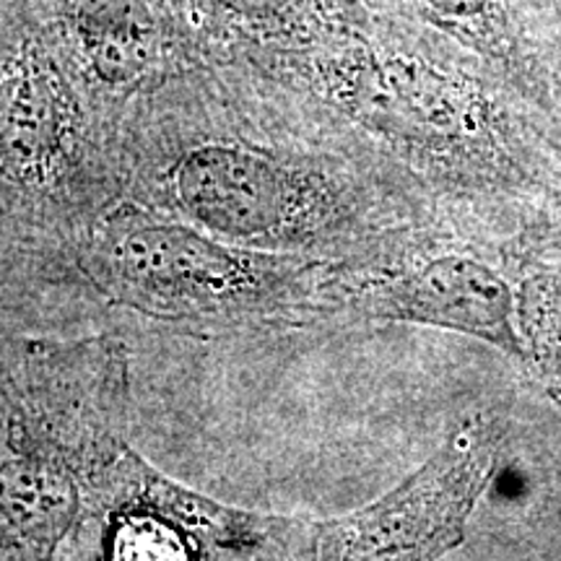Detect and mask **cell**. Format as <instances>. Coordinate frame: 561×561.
<instances>
[{
  "instance_id": "cell-1",
  "label": "cell",
  "mask_w": 561,
  "mask_h": 561,
  "mask_svg": "<svg viewBox=\"0 0 561 561\" xmlns=\"http://www.w3.org/2000/svg\"><path fill=\"white\" fill-rule=\"evenodd\" d=\"M128 354L110 335L0 359V561H53L128 486Z\"/></svg>"
},
{
  "instance_id": "cell-2",
  "label": "cell",
  "mask_w": 561,
  "mask_h": 561,
  "mask_svg": "<svg viewBox=\"0 0 561 561\" xmlns=\"http://www.w3.org/2000/svg\"><path fill=\"white\" fill-rule=\"evenodd\" d=\"M76 265L112 305L182 328L280 331L333 318L335 261L252 250L187 221L110 219Z\"/></svg>"
},
{
  "instance_id": "cell-3",
  "label": "cell",
  "mask_w": 561,
  "mask_h": 561,
  "mask_svg": "<svg viewBox=\"0 0 561 561\" xmlns=\"http://www.w3.org/2000/svg\"><path fill=\"white\" fill-rule=\"evenodd\" d=\"M504 426L479 413L419 471L367 507L307 523L299 561H437L466 536L476 502L500 471Z\"/></svg>"
},
{
  "instance_id": "cell-4",
  "label": "cell",
  "mask_w": 561,
  "mask_h": 561,
  "mask_svg": "<svg viewBox=\"0 0 561 561\" xmlns=\"http://www.w3.org/2000/svg\"><path fill=\"white\" fill-rule=\"evenodd\" d=\"M167 191L182 221L252 250L339 261L331 203L284 161L248 144H195L172 161Z\"/></svg>"
},
{
  "instance_id": "cell-5",
  "label": "cell",
  "mask_w": 561,
  "mask_h": 561,
  "mask_svg": "<svg viewBox=\"0 0 561 561\" xmlns=\"http://www.w3.org/2000/svg\"><path fill=\"white\" fill-rule=\"evenodd\" d=\"M328 291L333 314L442 328L528 359L510 280L471 252L442 250L388 265L339 261Z\"/></svg>"
},
{
  "instance_id": "cell-6",
  "label": "cell",
  "mask_w": 561,
  "mask_h": 561,
  "mask_svg": "<svg viewBox=\"0 0 561 561\" xmlns=\"http://www.w3.org/2000/svg\"><path fill=\"white\" fill-rule=\"evenodd\" d=\"M453 34L502 87L541 115L559 112L561 37L553 0H403Z\"/></svg>"
},
{
  "instance_id": "cell-7",
  "label": "cell",
  "mask_w": 561,
  "mask_h": 561,
  "mask_svg": "<svg viewBox=\"0 0 561 561\" xmlns=\"http://www.w3.org/2000/svg\"><path fill=\"white\" fill-rule=\"evenodd\" d=\"M123 504L164 515L191 546L195 561H299L307 523L257 515L182 486L136 453ZM121 504V507H123Z\"/></svg>"
},
{
  "instance_id": "cell-8",
  "label": "cell",
  "mask_w": 561,
  "mask_h": 561,
  "mask_svg": "<svg viewBox=\"0 0 561 561\" xmlns=\"http://www.w3.org/2000/svg\"><path fill=\"white\" fill-rule=\"evenodd\" d=\"M66 146V110L47 76L34 68L0 73V185H45Z\"/></svg>"
},
{
  "instance_id": "cell-9",
  "label": "cell",
  "mask_w": 561,
  "mask_h": 561,
  "mask_svg": "<svg viewBox=\"0 0 561 561\" xmlns=\"http://www.w3.org/2000/svg\"><path fill=\"white\" fill-rule=\"evenodd\" d=\"M83 39L91 68L107 87H128L151 66L153 26L140 0H94Z\"/></svg>"
},
{
  "instance_id": "cell-10",
  "label": "cell",
  "mask_w": 561,
  "mask_h": 561,
  "mask_svg": "<svg viewBox=\"0 0 561 561\" xmlns=\"http://www.w3.org/2000/svg\"><path fill=\"white\" fill-rule=\"evenodd\" d=\"M107 561H195L185 536L164 515L123 504L110 515Z\"/></svg>"
},
{
  "instance_id": "cell-11",
  "label": "cell",
  "mask_w": 561,
  "mask_h": 561,
  "mask_svg": "<svg viewBox=\"0 0 561 561\" xmlns=\"http://www.w3.org/2000/svg\"><path fill=\"white\" fill-rule=\"evenodd\" d=\"M517 310L543 369L561 377V273L533 280Z\"/></svg>"
},
{
  "instance_id": "cell-12",
  "label": "cell",
  "mask_w": 561,
  "mask_h": 561,
  "mask_svg": "<svg viewBox=\"0 0 561 561\" xmlns=\"http://www.w3.org/2000/svg\"><path fill=\"white\" fill-rule=\"evenodd\" d=\"M242 11L255 13V16H265V13L284 11L291 0H234Z\"/></svg>"
},
{
  "instance_id": "cell-13",
  "label": "cell",
  "mask_w": 561,
  "mask_h": 561,
  "mask_svg": "<svg viewBox=\"0 0 561 561\" xmlns=\"http://www.w3.org/2000/svg\"><path fill=\"white\" fill-rule=\"evenodd\" d=\"M553 11H557V21H559V37H561V0H553ZM557 102H559V112H561V73H559V89H557Z\"/></svg>"
}]
</instances>
